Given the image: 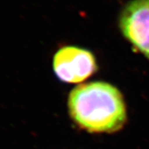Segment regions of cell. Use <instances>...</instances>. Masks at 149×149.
<instances>
[{
    "instance_id": "obj_1",
    "label": "cell",
    "mask_w": 149,
    "mask_h": 149,
    "mask_svg": "<svg viewBox=\"0 0 149 149\" xmlns=\"http://www.w3.org/2000/svg\"><path fill=\"white\" fill-rule=\"evenodd\" d=\"M68 108L74 122L91 133H113L126 121L122 94L105 82H91L74 88L70 94Z\"/></svg>"
},
{
    "instance_id": "obj_2",
    "label": "cell",
    "mask_w": 149,
    "mask_h": 149,
    "mask_svg": "<svg viewBox=\"0 0 149 149\" xmlns=\"http://www.w3.org/2000/svg\"><path fill=\"white\" fill-rule=\"evenodd\" d=\"M96 69L94 55L85 49L65 47L54 56V72L63 82L80 83L94 74Z\"/></svg>"
},
{
    "instance_id": "obj_3",
    "label": "cell",
    "mask_w": 149,
    "mask_h": 149,
    "mask_svg": "<svg viewBox=\"0 0 149 149\" xmlns=\"http://www.w3.org/2000/svg\"><path fill=\"white\" fill-rule=\"evenodd\" d=\"M119 27L129 42L149 60V0H133L123 8Z\"/></svg>"
}]
</instances>
